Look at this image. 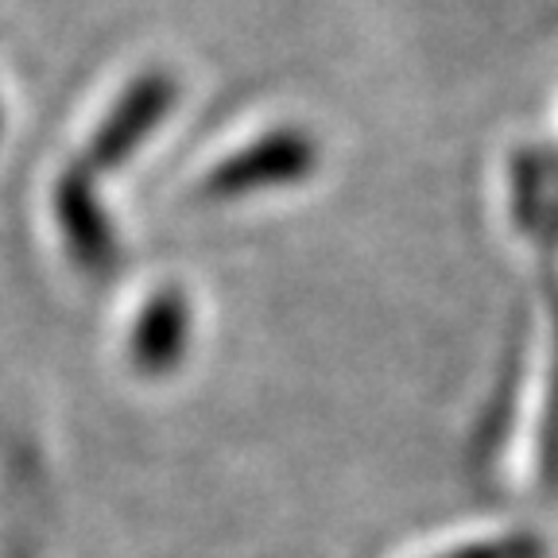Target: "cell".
Returning a JSON list of instances; mask_svg holds the SVG:
<instances>
[{"mask_svg": "<svg viewBox=\"0 0 558 558\" xmlns=\"http://www.w3.org/2000/svg\"><path fill=\"white\" fill-rule=\"evenodd\" d=\"M311 167V148H306V140L299 136H271L268 144L253 151L248 159H236L229 163L226 171L218 174L221 194L229 191H248L253 183H271V179H295Z\"/></svg>", "mask_w": 558, "mask_h": 558, "instance_id": "6da1fadb", "label": "cell"}]
</instances>
